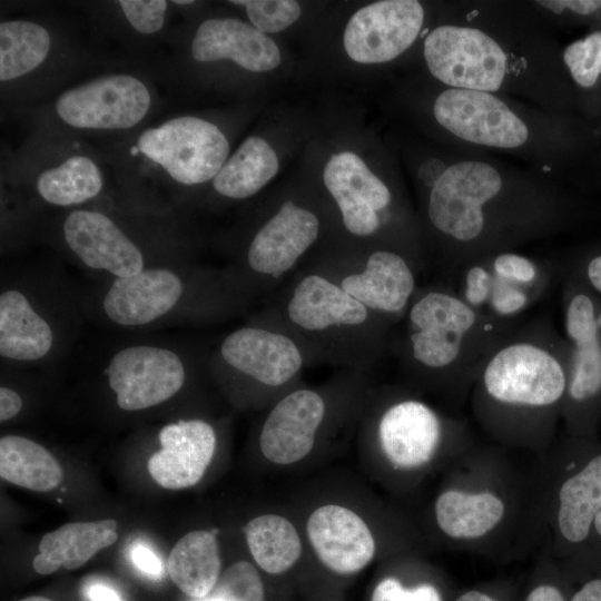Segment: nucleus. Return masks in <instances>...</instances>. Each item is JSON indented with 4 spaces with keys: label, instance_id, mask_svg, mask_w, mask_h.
Wrapping results in <instances>:
<instances>
[{
    "label": "nucleus",
    "instance_id": "obj_1",
    "mask_svg": "<svg viewBox=\"0 0 601 601\" xmlns=\"http://www.w3.org/2000/svg\"><path fill=\"white\" fill-rule=\"evenodd\" d=\"M250 319L288 334L308 365L366 372L382 356L391 322L326 276L297 269Z\"/></svg>",
    "mask_w": 601,
    "mask_h": 601
},
{
    "label": "nucleus",
    "instance_id": "obj_2",
    "mask_svg": "<svg viewBox=\"0 0 601 601\" xmlns=\"http://www.w3.org/2000/svg\"><path fill=\"white\" fill-rule=\"evenodd\" d=\"M366 372L342 370L318 386L298 385L272 405L260 423L257 445L276 466L307 457L333 433L361 420L368 388Z\"/></svg>",
    "mask_w": 601,
    "mask_h": 601
},
{
    "label": "nucleus",
    "instance_id": "obj_3",
    "mask_svg": "<svg viewBox=\"0 0 601 601\" xmlns=\"http://www.w3.org/2000/svg\"><path fill=\"white\" fill-rule=\"evenodd\" d=\"M209 365L225 383L243 387L252 403L268 407L302 384L308 362L288 334L249 319L221 339Z\"/></svg>",
    "mask_w": 601,
    "mask_h": 601
},
{
    "label": "nucleus",
    "instance_id": "obj_4",
    "mask_svg": "<svg viewBox=\"0 0 601 601\" xmlns=\"http://www.w3.org/2000/svg\"><path fill=\"white\" fill-rule=\"evenodd\" d=\"M187 296L238 308H245L253 299L228 273L201 272L187 282L171 269L154 267L115 278L104 295L102 309L117 325L144 326L170 313Z\"/></svg>",
    "mask_w": 601,
    "mask_h": 601
},
{
    "label": "nucleus",
    "instance_id": "obj_5",
    "mask_svg": "<svg viewBox=\"0 0 601 601\" xmlns=\"http://www.w3.org/2000/svg\"><path fill=\"white\" fill-rule=\"evenodd\" d=\"M321 227L314 210L292 199L284 200L253 234L238 267L228 272L229 276L250 298L270 295L297 272L318 240Z\"/></svg>",
    "mask_w": 601,
    "mask_h": 601
},
{
    "label": "nucleus",
    "instance_id": "obj_6",
    "mask_svg": "<svg viewBox=\"0 0 601 601\" xmlns=\"http://www.w3.org/2000/svg\"><path fill=\"white\" fill-rule=\"evenodd\" d=\"M304 268L319 273L391 323L406 314L416 294L411 263L384 247L334 253Z\"/></svg>",
    "mask_w": 601,
    "mask_h": 601
},
{
    "label": "nucleus",
    "instance_id": "obj_7",
    "mask_svg": "<svg viewBox=\"0 0 601 601\" xmlns=\"http://www.w3.org/2000/svg\"><path fill=\"white\" fill-rule=\"evenodd\" d=\"M361 424L366 440L397 472L424 470L435 460L444 440L440 415L414 397L371 402L366 394Z\"/></svg>",
    "mask_w": 601,
    "mask_h": 601
},
{
    "label": "nucleus",
    "instance_id": "obj_8",
    "mask_svg": "<svg viewBox=\"0 0 601 601\" xmlns=\"http://www.w3.org/2000/svg\"><path fill=\"white\" fill-rule=\"evenodd\" d=\"M569 362L532 343H514L499 349L486 363L482 387L500 406L540 412L566 396Z\"/></svg>",
    "mask_w": 601,
    "mask_h": 601
},
{
    "label": "nucleus",
    "instance_id": "obj_9",
    "mask_svg": "<svg viewBox=\"0 0 601 601\" xmlns=\"http://www.w3.org/2000/svg\"><path fill=\"white\" fill-rule=\"evenodd\" d=\"M405 362L423 376H436L460 358L477 316L465 300L443 290L415 294L406 314Z\"/></svg>",
    "mask_w": 601,
    "mask_h": 601
},
{
    "label": "nucleus",
    "instance_id": "obj_10",
    "mask_svg": "<svg viewBox=\"0 0 601 601\" xmlns=\"http://www.w3.org/2000/svg\"><path fill=\"white\" fill-rule=\"evenodd\" d=\"M137 151L184 185L214 179L226 162L229 144L221 130L197 117H178L145 130Z\"/></svg>",
    "mask_w": 601,
    "mask_h": 601
},
{
    "label": "nucleus",
    "instance_id": "obj_11",
    "mask_svg": "<svg viewBox=\"0 0 601 601\" xmlns=\"http://www.w3.org/2000/svg\"><path fill=\"white\" fill-rule=\"evenodd\" d=\"M424 58L431 73L452 88L496 91L506 75L505 52L475 28H435L424 40Z\"/></svg>",
    "mask_w": 601,
    "mask_h": 601
},
{
    "label": "nucleus",
    "instance_id": "obj_12",
    "mask_svg": "<svg viewBox=\"0 0 601 601\" xmlns=\"http://www.w3.org/2000/svg\"><path fill=\"white\" fill-rule=\"evenodd\" d=\"M502 188L499 171L482 161L447 167L433 183L427 203L432 226L454 240L466 243L483 231V206Z\"/></svg>",
    "mask_w": 601,
    "mask_h": 601
},
{
    "label": "nucleus",
    "instance_id": "obj_13",
    "mask_svg": "<svg viewBox=\"0 0 601 601\" xmlns=\"http://www.w3.org/2000/svg\"><path fill=\"white\" fill-rule=\"evenodd\" d=\"M106 375L117 405L124 411H140L176 395L185 384L186 368L171 349L132 345L111 357Z\"/></svg>",
    "mask_w": 601,
    "mask_h": 601
},
{
    "label": "nucleus",
    "instance_id": "obj_14",
    "mask_svg": "<svg viewBox=\"0 0 601 601\" xmlns=\"http://www.w3.org/2000/svg\"><path fill=\"white\" fill-rule=\"evenodd\" d=\"M147 87L128 75H111L63 92L56 102L58 116L68 125L86 129H127L148 112Z\"/></svg>",
    "mask_w": 601,
    "mask_h": 601
},
{
    "label": "nucleus",
    "instance_id": "obj_15",
    "mask_svg": "<svg viewBox=\"0 0 601 601\" xmlns=\"http://www.w3.org/2000/svg\"><path fill=\"white\" fill-rule=\"evenodd\" d=\"M433 114L442 127L476 145L515 148L529 136L524 121L501 99L485 91L447 89L436 98Z\"/></svg>",
    "mask_w": 601,
    "mask_h": 601
},
{
    "label": "nucleus",
    "instance_id": "obj_16",
    "mask_svg": "<svg viewBox=\"0 0 601 601\" xmlns=\"http://www.w3.org/2000/svg\"><path fill=\"white\" fill-rule=\"evenodd\" d=\"M423 21L424 10L416 0H383L364 6L345 27V51L358 63L393 60L415 41Z\"/></svg>",
    "mask_w": 601,
    "mask_h": 601
},
{
    "label": "nucleus",
    "instance_id": "obj_17",
    "mask_svg": "<svg viewBox=\"0 0 601 601\" xmlns=\"http://www.w3.org/2000/svg\"><path fill=\"white\" fill-rule=\"evenodd\" d=\"M323 180L349 236L364 240L381 230L392 194L359 156L352 151L332 155L325 165Z\"/></svg>",
    "mask_w": 601,
    "mask_h": 601
},
{
    "label": "nucleus",
    "instance_id": "obj_18",
    "mask_svg": "<svg viewBox=\"0 0 601 601\" xmlns=\"http://www.w3.org/2000/svg\"><path fill=\"white\" fill-rule=\"evenodd\" d=\"M305 536L319 563L338 575L361 572L377 553L368 522L355 509L338 502H326L311 511Z\"/></svg>",
    "mask_w": 601,
    "mask_h": 601
},
{
    "label": "nucleus",
    "instance_id": "obj_19",
    "mask_svg": "<svg viewBox=\"0 0 601 601\" xmlns=\"http://www.w3.org/2000/svg\"><path fill=\"white\" fill-rule=\"evenodd\" d=\"M565 307V333L571 344L566 398L579 406L601 398V297L579 278Z\"/></svg>",
    "mask_w": 601,
    "mask_h": 601
},
{
    "label": "nucleus",
    "instance_id": "obj_20",
    "mask_svg": "<svg viewBox=\"0 0 601 601\" xmlns=\"http://www.w3.org/2000/svg\"><path fill=\"white\" fill-rule=\"evenodd\" d=\"M62 231L70 250L91 269L107 272L115 278L145 269L138 246L102 213L73 210L67 215Z\"/></svg>",
    "mask_w": 601,
    "mask_h": 601
},
{
    "label": "nucleus",
    "instance_id": "obj_21",
    "mask_svg": "<svg viewBox=\"0 0 601 601\" xmlns=\"http://www.w3.org/2000/svg\"><path fill=\"white\" fill-rule=\"evenodd\" d=\"M161 449L148 460L152 480L169 490L194 486L204 476L217 447L214 426L201 420H180L158 433Z\"/></svg>",
    "mask_w": 601,
    "mask_h": 601
},
{
    "label": "nucleus",
    "instance_id": "obj_22",
    "mask_svg": "<svg viewBox=\"0 0 601 601\" xmlns=\"http://www.w3.org/2000/svg\"><path fill=\"white\" fill-rule=\"evenodd\" d=\"M191 55L200 62L230 59L255 72L274 70L282 61L280 51L272 38L253 24L234 18L201 22L193 39Z\"/></svg>",
    "mask_w": 601,
    "mask_h": 601
},
{
    "label": "nucleus",
    "instance_id": "obj_23",
    "mask_svg": "<svg viewBox=\"0 0 601 601\" xmlns=\"http://www.w3.org/2000/svg\"><path fill=\"white\" fill-rule=\"evenodd\" d=\"M505 497L494 489L447 487L434 502V520L449 539L479 541L495 532L508 514Z\"/></svg>",
    "mask_w": 601,
    "mask_h": 601
},
{
    "label": "nucleus",
    "instance_id": "obj_24",
    "mask_svg": "<svg viewBox=\"0 0 601 601\" xmlns=\"http://www.w3.org/2000/svg\"><path fill=\"white\" fill-rule=\"evenodd\" d=\"M117 528L118 523L112 519L66 523L41 538L32 566L43 575L60 568L78 569L117 541Z\"/></svg>",
    "mask_w": 601,
    "mask_h": 601
},
{
    "label": "nucleus",
    "instance_id": "obj_25",
    "mask_svg": "<svg viewBox=\"0 0 601 601\" xmlns=\"http://www.w3.org/2000/svg\"><path fill=\"white\" fill-rule=\"evenodd\" d=\"M53 332L29 298L10 288L0 295V355L18 362H35L49 354Z\"/></svg>",
    "mask_w": 601,
    "mask_h": 601
},
{
    "label": "nucleus",
    "instance_id": "obj_26",
    "mask_svg": "<svg viewBox=\"0 0 601 601\" xmlns=\"http://www.w3.org/2000/svg\"><path fill=\"white\" fill-rule=\"evenodd\" d=\"M217 533V530L190 531L169 553L168 574L176 587L190 598L208 595L221 575Z\"/></svg>",
    "mask_w": 601,
    "mask_h": 601
},
{
    "label": "nucleus",
    "instance_id": "obj_27",
    "mask_svg": "<svg viewBox=\"0 0 601 601\" xmlns=\"http://www.w3.org/2000/svg\"><path fill=\"white\" fill-rule=\"evenodd\" d=\"M256 566L270 575L292 570L304 552L302 535L287 516L268 512L254 516L243 529Z\"/></svg>",
    "mask_w": 601,
    "mask_h": 601
},
{
    "label": "nucleus",
    "instance_id": "obj_28",
    "mask_svg": "<svg viewBox=\"0 0 601 601\" xmlns=\"http://www.w3.org/2000/svg\"><path fill=\"white\" fill-rule=\"evenodd\" d=\"M600 510L601 454L561 484L555 515L558 533L569 543L584 541Z\"/></svg>",
    "mask_w": 601,
    "mask_h": 601
},
{
    "label": "nucleus",
    "instance_id": "obj_29",
    "mask_svg": "<svg viewBox=\"0 0 601 601\" xmlns=\"http://www.w3.org/2000/svg\"><path fill=\"white\" fill-rule=\"evenodd\" d=\"M278 171V158L263 138L249 137L213 179L214 189L231 199H245L264 188Z\"/></svg>",
    "mask_w": 601,
    "mask_h": 601
},
{
    "label": "nucleus",
    "instance_id": "obj_30",
    "mask_svg": "<svg viewBox=\"0 0 601 601\" xmlns=\"http://www.w3.org/2000/svg\"><path fill=\"white\" fill-rule=\"evenodd\" d=\"M0 475L7 482L36 492L51 491L62 480L56 457L39 443L19 435L0 439Z\"/></svg>",
    "mask_w": 601,
    "mask_h": 601
},
{
    "label": "nucleus",
    "instance_id": "obj_31",
    "mask_svg": "<svg viewBox=\"0 0 601 601\" xmlns=\"http://www.w3.org/2000/svg\"><path fill=\"white\" fill-rule=\"evenodd\" d=\"M102 188L97 165L86 156H72L43 171L37 180L38 194L47 203L71 206L96 197Z\"/></svg>",
    "mask_w": 601,
    "mask_h": 601
},
{
    "label": "nucleus",
    "instance_id": "obj_32",
    "mask_svg": "<svg viewBox=\"0 0 601 601\" xmlns=\"http://www.w3.org/2000/svg\"><path fill=\"white\" fill-rule=\"evenodd\" d=\"M49 32L31 21L0 23V79L8 81L37 68L50 50Z\"/></svg>",
    "mask_w": 601,
    "mask_h": 601
},
{
    "label": "nucleus",
    "instance_id": "obj_33",
    "mask_svg": "<svg viewBox=\"0 0 601 601\" xmlns=\"http://www.w3.org/2000/svg\"><path fill=\"white\" fill-rule=\"evenodd\" d=\"M196 601H265L264 584L257 566L245 560L230 564L213 591Z\"/></svg>",
    "mask_w": 601,
    "mask_h": 601
},
{
    "label": "nucleus",
    "instance_id": "obj_34",
    "mask_svg": "<svg viewBox=\"0 0 601 601\" xmlns=\"http://www.w3.org/2000/svg\"><path fill=\"white\" fill-rule=\"evenodd\" d=\"M563 60L577 85L594 87L601 78V30L570 43Z\"/></svg>",
    "mask_w": 601,
    "mask_h": 601
},
{
    "label": "nucleus",
    "instance_id": "obj_35",
    "mask_svg": "<svg viewBox=\"0 0 601 601\" xmlns=\"http://www.w3.org/2000/svg\"><path fill=\"white\" fill-rule=\"evenodd\" d=\"M246 8L253 26L263 33H276L293 24L302 9L294 0H246L230 1Z\"/></svg>",
    "mask_w": 601,
    "mask_h": 601
},
{
    "label": "nucleus",
    "instance_id": "obj_36",
    "mask_svg": "<svg viewBox=\"0 0 601 601\" xmlns=\"http://www.w3.org/2000/svg\"><path fill=\"white\" fill-rule=\"evenodd\" d=\"M371 601H446L443 589L431 580H421L405 584L394 575L381 579L371 597Z\"/></svg>",
    "mask_w": 601,
    "mask_h": 601
},
{
    "label": "nucleus",
    "instance_id": "obj_37",
    "mask_svg": "<svg viewBox=\"0 0 601 601\" xmlns=\"http://www.w3.org/2000/svg\"><path fill=\"white\" fill-rule=\"evenodd\" d=\"M119 6L132 28L140 33H155L164 26L167 1L121 0Z\"/></svg>",
    "mask_w": 601,
    "mask_h": 601
},
{
    "label": "nucleus",
    "instance_id": "obj_38",
    "mask_svg": "<svg viewBox=\"0 0 601 601\" xmlns=\"http://www.w3.org/2000/svg\"><path fill=\"white\" fill-rule=\"evenodd\" d=\"M523 601H566L564 578L550 569L538 572Z\"/></svg>",
    "mask_w": 601,
    "mask_h": 601
},
{
    "label": "nucleus",
    "instance_id": "obj_39",
    "mask_svg": "<svg viewBox=\"0 0 601 601\" xmlns=\"http://www.w3.org/2000/svg\"><path fill=\"white\" fill-rule=\"evenodd\" d=\"M493 268L499 279L515 284L534 280L536 269L531 260L515 254H502L494 260Z\"/></svg>",
    "mask_w": 601,
    "mask_h": 601
},
{
    "label": "nucleus",
    "instance_id": "obj_40",
    "mask_svg": "<svg viewBox=\"0 0 601 601\" xmlns=\"http://www.w3.org/2000/svg\"><path fill=\"white\" fill-rule=\"evenodd\" d=\"M526 294L512 283L499 279L493 283L490 300L492 307L501 315H511L526 304Z\"/></svg>",
    "mask_w": 601,
    "mask_h": 601
},
{
    "label": "nucleus",
    "instance_id": "obj_41",
    "mask_svg": "<svg viewBox=\"0 0 601 601\" xmlns=\"http://www.w3.org/2000/svg\"><path fill=\"white\" fill-rule=\"evenodd\" d=\"M493 282L490 274L480 266L472 267L465 282V297L470 306H477L486 302L492 292Z\"/></svg>",
    "mask_w": 601,
    "mask_h": 601
},
{
    "label": "nucleus",
    "instance_id": "obj_42",
    "mask_svg": "<svg viewBox=\"0 0 601 601\" xmlns=\"http://www.w3.org/2000/svg\"><path fill=\"white\" fill-rule=\"evenodd\" d=\"M132 564L144 574L157 578L162 574V562L159 556L145 543L136 542L130 548Z\"/></svg>",
    "mask_w": 601,
    "mask_h": 601
},
{
    "label": "nucleus",
    "instance_id": "obj_43",
    "mask_svg": "<svg viewBox=\"0 0 601 601\" xmlns=\"http://www.w3.org/2000/svg\"><path fill=\"white\" fill-rule=\"evenodd\" d=\"M564 583L566 601H601V575L587 577L573 585Z\"/></svg>",
    "mask_w": 601,
    "mask_h": 601
},
{
    "label": "nucleus",
    "instance_id": "obj_44",
    "mask_svg": "<svg viewBox=\"0 0 601 601\" xmlns=\"http://www.w3.org/2000/svg\"><path fill=\"white\" fill-rule=\"evenodd\" d=\"M536 3L554 13L569 10L579 16H589L601 9L600 0H541Z\"/></svg>",
    "mask_w": 601,
    "mask_h": 601
},
{
    "label": "nucleus",
    "instance_id": "obj_45",
    "mask_svg": "<svg viewBox=\"0 0 601 601\" xmlns=\"http://www.w3.org/2000/svg\"><path fill=\"white\" fill-rule=\"evenodd\" d=\"M579 279L601 297V253L584 262Z\"/></svg>",
    "mask_w": 601,
    "mask_h": 601
},
{
    "label": "nucleus",
    "instance_id": "obj_46",
    "mask_svg": "<svg viewBox=\"0 0 601 601\" xmlns=\"http://www.w3.org/2000/svg\"><path fill=\"white\" fill-rule=\"evenodd\" d=\"M452 601H512L510 594L499 588H472L459 593Z\"/></svg>",
    "mask_w": 601,
    "mask_h": 601
},
{
    "label": "nucleus",
    "instance_id": "obj_47",
    "mask_svg": "<svg viewBox=\"0 0 601 601\" xmlns=\"http://www.w3.org/2000/svg\"><path fill=\"white\" fill-rule=\"evenodd\" d=\"M83 593L89 601H124L115 588L99 580L89 581L83 588Z\"/></svg>",
    "mask_w": 601,
    "mask_h": 601
},
{
    "label": "nucleus",
    "instance_id": "obj_48",
    "mask_svg": "<svg viewBox=\"0 0 601 601\" xmlns=\"http://www.w3.org/2000/svg\"><path fill=\"white\" fill-rule=\"evenodd\" d=\"M22 407V400L20 395L7 387L0 388V421L6 422L14 417Z\"/></svg>",
    "mask_w": 601,
    "mask_h": 601
},
{
    "label": "nucleus",
    "instance_id": "obj_49",
    "mask_svg": "<svg viewBox=\"0 0 601 601\" xmlns=\"http://www.w3.org/2000/svg\"><path fill=\"white\" fill-rule=\"evenodd\" d=\"M593 529L599 534V536H601V510L599 511V513L595 516V520H594V523H593Z\"/></svg>",
    "mask_w": 601,
    "mask_h": 601
},
{
    "label": "nucleus",
    "instance_id": "obj_50",
    "mask_svg": "<svg viewBox=\"0 0 601 601\" xmlns=\"http://www.w3.org/2000/svg\"><path fill=\"white\" fill-rule=\"evenodd\" d=\"M20 601H51V600L48 599V598H45V597L35 595V597L24 598V599H22Z\"/></svg>",
    "mask_w": 601,
    "mask_h": 601
},
{
    "label": "nucleus",
    "instance_id": "obj_51",
    "mask_svg": "<svg viewBox=\"0 0 601 601\" xmlns=\"http://www.w3.org/2000/svg\"><path fill=\"white\" fill-rule=\"evenodd\" d=\"M175 4H190L193 3V1L188 0V1H185V0H181V1H173Z\"/></svg>",
    "mask_w": 601,
    "mask_h": 601
}]
</instances>
